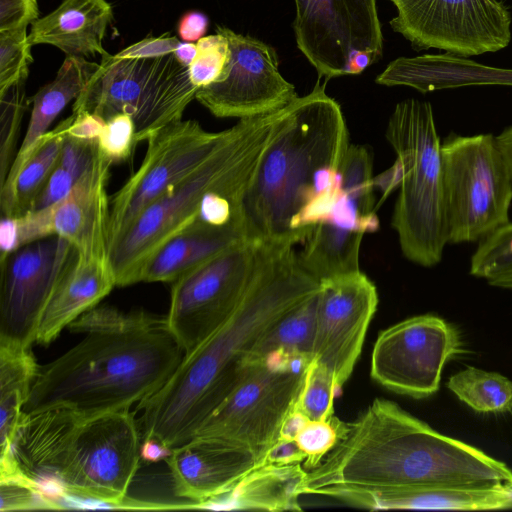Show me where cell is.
Masks as SVG:
<instances>
[{"label":"cell","instance_id":"cell-1","mask_svg":"<svg viewBox=\"0 0 512 512\" xmlns=\"http://www.w3.org/2000/svg\"><path fill=\"white\" fill-rule=\"evenodd\" d=\"M84 337L39 366L26 414L63 408L83 415L129 410L157 392L185 356L166 316L96 306L67 327Z\"/></svg>","mask_w":512,"mask_h":512},{"label":"cell","instance_id":"cell-2","mask_svg":"<svg viewBox=\"0 0 512 512\" xmlns=\"http://www.w3.org/2000/svg\"><path fill=\"white\" fill-rule=\"evenodd\" d=\"M512 481L506 463L446 436L398 404L376 398L342 421L334 448L308 470L301 495L334 489L389 490Z\"/></svg>","mask_w":512,"mask_h":512},{"label":"cell","instance_id":"cell-3","mask_svg":"<svg viewBox=\"0 0 512 512\" xmlns=\"http://www.w3.org/2000/svg\"><path fill=\"white\" fill-rule=\"evenodd\" d=\"M313 294L312 282L295 265L265 264L228 320L138 404L143 437L170 449L193 438L249 373L244 359L256 340Z\"/></svg>","mask_w":512,"mask_h":512},{"label":"cell","instance_id":"cell-4","mask_svg":"<svg viewBox=\"0 0 512 512\" xmlns=\"http://www.w3.org/2000/svg\"><path fill=\"white\" fill-rule=\"evenodd\" d=\"M349 146L341 107L318 81L298 97L289 123L265 151L243 197L247 239L303 243L314 217L339 196V171Z\"/></svg>","mask_w":512,"mask_h":512},{"label":"cell","instance_id":"cell-5","mask_svg":"<svg viewBox=\"0 0 512 512\" xmlns=\"http://www.w3.org/2000/svg\"><path fill=\"white\" fill-rule=\"evenodd\" d=\"M139 432L130 410L48 409L25 415L12 452L52 499L68 494L120 508L140 465Z\"/></svg>","mask_w":512,"mask_h":512},{"label":"cell","instance_id":"cell-6","mask_svg":"<svg viewBox=\"0 0 512 512\" xmlns=\"http://www.w3.org/2000/svg\"><path fill=\"white\" fill-rule=\"evenodd\" d=\"M297 98L272 113L240 119L201 166L147 206L112 242L109 262L116 286L140 282L148 259L167 240L197 220L201 203L209 192L226 196L241 217L243 197L265 151L289 123Z\"/></svg>","mask_w":512,"mask_h":512},{"label":"cell","instance_id":"cell-7","mask_svg":"<svg viewBox=\"0 0 512 512\" xmlns=\"http://www.w3.org/2000/svg\"><path fill=\"white\" fill-rule=\"evenodd\" d=\"M386 138L402 167L392 226L403 255L423 267L437 265L449 243L442 143L429 102L406 99L392 112Z\"/></svg>","mask_w":512,"mask_h":512},{"label":"cell","instance_id":"cell-8","mask_svg":"<svg viewBox=\"0 0 512 512\" xmlns=\"http://www.w3.org/2000/svg\"><path fill=\"white\" fill-rule=\"evenodd\" d=\"M197 91L188 67L173 53L153 58L107 53L75 99L73 113L89 112L105 121L127 114L134 121L137 144L181 120Z\"/></svg>","mask_w":512,"mask_h":512},{"label":"cell","instance_id":"cell-9","mask_svg":"<svg viewBox=\"0 0 512 512\" xmlns=\"http://www.w3.org/2000/svg\"><path fill=\"white\" fill-rule=\"evenodd\" d=\"M449 243L482 240L509 223L512 174L493 134L442 143Z\"/></svg>","mask_w":512,"mask_h":512},{"label":"cell","instance_id":"cell-10","mask_svg":"<svg viewBox=\"0 0 512 512\" xmlns=\"http://www.w3.org/2000/svg\"><path fill=\"white\" fill-rule=\"evenodd\" d=\"M281 244L289 243L241 242L172 282L166 320L185 355L228 320Z\"/></svg>","mask_w":512,"mask_h":512},{"label":"cell","instance_id":"cell-11","mask_svg":"<svg viewBox=\"0 0 512 512\" xmlns=\"http://www.w3.org/2000/svg\"><path fill=\"white\" fill-rule=\"evenodd\" d=\"M305 369L266 363L252 367L194 437L216 439L250 454L256 466L264 464L294 410Z\"/></svg>","mask_w":512,"mask_h":512},{"label":"cell","instance_id":"cell-12","mask_svg":"<svg viewBox=\"0 0 512 512\" xmlns=\"http://www.w3.org/2000/svg\"><path fill=\"white\" fill-rule=\"evenodd\" d=\"M397 8L394 31L420 51L461 57L496 52L511 41V14L499 0H389Z\"/></svg>","mask_w":512,"mask_h":512},{"label":"cell","instance_id":"cell-13","mask_svg":"<svg viewBox=\"0 0 512 512\" xmlns=\"http://www.w3.org/2000/svg\"><path fill=\"white\" fill-rule=\"evenodd\" d=\"M111 165L100 153L90 170L58 202L18 217H1L0 258L28 243L57 235L68 240L82 257L109 259L107 182Z\"/></svg>","mask_w":512,"mask_h":512},{"label":"cell","instance_id":"cell-14","mask_svg":"<svg viewBox=\"0 0 512 512\" xmlns=\"http://www.w3.org/2000/svg\"><path fill=\"white\" fill-rule=\"evenodd\" d=\"M463 353L454 325L433 314L413 316L379 333L370 375L394 393L423 399L439 390L445 364Z\"/></svg>","mask_w":512,"mask_h":512},{"label":"cell","instance_id":"cell-15","mask_svg":"<svg viewBox=\"0 0 512 512\" xmlns=\"http://www.w3.org/2000/svg\"><path fill=\"white\" fill-rule=\"evenodd\" d=\"M229 132H210L195 120L181 119L153 134L140 167L110 200L109 246L147 206L201 166Z\"/></svg>","mask_w":512,"mask_h":512},{"label":"cell","instance_id":"cell-16","mask_svg":"<svg viewBox=\"0 0 512 512\" xmlns=\"http://www.w3.org/2000/svg\"><path fill=\"white\" fill-rule=\"evenodd\" d=\"M293 23L299 50L326 80L347 75L352 57L383 54L376 0H295Z\"/></svg>","mask_w":512,"mask_h":512},{"label":"cell","instance_id":"cell-17","mask_svg":"<svg viewBox=\"0 0 512 512\" xmlns=\"http://www.w3.org/2000/svg\"><path fill=\"white\" fill-rule=\"evenodd\" d=\"M228 41L229 59L222 77L199 88L195 99L219 118L247 119L277 111L298 96L279 72L277 55L268 44L217 26Z\"/></svg>","mask_w":512,"mask_h":512},{"label":"cell","instance_id":"cell-18","mask_svg":"<svg viewBox=\"0 0 512 512\" xmlns=\"http://www.w3.org/2000/svg\"><path fill=\"white\" fill-rule=\"evenodd\" d=\"M77 250L53 235L0 259V341L31 347L41 314Z\"/></svg>","mask_w":512,"mask_h":512},{"label":"cell","instance_id":"cell-19","mask_svg":"<svg viewBox=\"0 0 512 512\" xmlns=\"http://www.w3.org/2000/svg\"><path fill=\"white\" fill-rule=\"evenodd\" d=\"M378 301L376 286L360 270L320 281L312 360L339 388L353 372Z\"/></svg>","mask_w":512,"mask_h":512},{"label":"cell","instance_id":"cell-20","mask_svg":"<svg viewBox=\"0 0 512 512\" xmlns=\"http://www.w3.org/2000/svg\"><path fill=\"white\" fill-rule=\"evenodd\" d=\"M165 462L174 493L188 501V508L195 509L228 492L257 467L247 452L199 436L173 448Z\"/></svg>","mask_w":512,"mask_h":512},{"label":"cell","instance_id":"cell-21","mask_svg":"<svg viewBox=\"0 0 512 512\" xmlns=\"http://www.w3.org/2000/svg\"><path fill=\"white\" fill-rule=\"evenodd\" d=\"M326 496L371 510H498L512 508V481L389 490L335 489Z\"/></svg>","mask_w":512,"mask_h":512},{"label":"cell","instance_id":"cell-22","mask_svg":"<svg viewBox=\"0 0 512 512\" xmlns=\"http://www.w3.org/2000/svg\"><path fill=\"white\" fill-rule=\"evenodd\" d=\"M116 286L109 259L76 253L41 314L36 343L49 345L70 323L96 307Z\"/></svg>","mask_w":512,"mask_h":512},{"label":"cell","instance_id":"cell-23","mask_svg":"<svg viewBox=\"0 0 512 512\" xmlns=\"http://www.w3.org/2000/svg\"><path fill=\"white\" fill-rule=\"evenodd\" d=\"M384 86H407L421 93L475 85L512 86V69L484 65L450 53L399 57L376 77Z\"/></svg>","mask_w":512,"mask_h":512},{"label":"cell","instance_id":"cell-24","mask_svg":"<svg viewBox=\"0 0 512 512\" xmlns=\"http://www.w3.org/2000/svg\"><path fill=\"white\" fill-rule=\"evenodd\" d=\"M113 20V8L106 0H63L32 23L30 43L49 44L66 56L94 57L107 54L103 40Z\"/></svg>","mask_w":512,"mask_h":512},{"label":"cell","instance_id":"cell-25","mask_svg":"<svg viewBox=\"0 0 512 512\" xmlns=\"http://www.w3.org/2000/svg\"><path fill=\"white\" fill-rule=\"evenodd\" d=\"M247 240L238 219L225 225L196 220L154 252L142 270L140 282H174L184 273Z\"/></svg>","mask_w":512,"mask_h":512},{"label":"cell","instance_id":"cell-26","mask_svg":"<svg viewBox=\"0 0 512 512\" xmlns=\"http://www.w3.org/2000/svg\"><path fill=\"white\" fill-rule=\"evenodd\" d=\"M306 473L301 463H264L243 476L228 492L198 509L299 511L300 487Z\"/></svg>","mask_w":512,"mask_h":512},{"label":"cell","instance_id":"cell-27","mask_svg":"<svg viewBox=\"0 0 512 512\" xmlns=\"http://www.w3.org/2000/svg\"><path fill=\"white\" fill-rule=\"evenodd\" d=\"M98 66L99 63L89 62L84 57L66 56L56 77L30 99L32 112L26 135L0 189L14 181L50 125L67 104L78 97Z\"/></svg>","mask_w":512,"mask_h":512},{"label":"cell","instance_id":"cell-28","mask_svg":"<svg viewBox=\"0 0 512 512\" xmlns=\"http://www.w3.org/2000/svg\"><path fill=\"white\" fill-rule=\"evenodd\" d=\"M316 295L256 340L244 359L247 368L265 363L299 369L307 366L313 357Z\"/></svg>","mask_w":512,"mask_h":512},{"label":"cell","instance_id":"cell-29","mask_svg":"<svg viewBox=\"0 0 512 512\" xmlns=\"http://www.w3.org/2000/svg\"><path fill=\"white\" fill-rule=\"evenodd\" d=\"M38 370L31 347L0 341V456L12 451Z\"/></svg>","mask_w":512,"mask_h":512},{"label":"cell","instance_id":"cell-30","mask_svg":"<svg viewBox=\"0 0 512 512\" xmlns=\"http://www.w3.org/2000/svg\"><path fill=\"white\" fill-rule=\"evenodd\" d=\"M73 115L42 136L14 181L0 189L2 217H18L32 210L57 163Z\"/></svg>","mask_w":512,"mask_h":512},{"label":"cell","instance_id":"cell-31","mask_svg":"<svg viewBox=\"0 0 512 512\" xmlns=\"http://www.w3.org/2000/svg\"><path fill=\"white\" fill-rule=\"evenodd\" d=\"M364 234L342 228L330 221L312 227L298 254L300 264L320 281L358 271L359 251Z\"/></svg>","mask_w":512,"mask_h":512},{"label":"cell","instance_id":"cell-32","mask_svg":"<svg viewBox=\"0 0 512 512\" xmlns=\"http://www.w3.org/2000/svg\"><path fill=\"white\" fill-rule=\"evenodd\" d=\"M372 170L370 150L350 144L339 171L340 198L374 232L379 228V219L375 213Z\"/></svg>","mask_w":512,"mask_h":512},{"label":"cell","instance_id":"cell-33","mask_svg":"<svg viewBox=\"0 0 512 512\" xmlns=\"http://www.w3.org/2000/svg\"><path fill=\"white\" fill-rule=\"evenodd\" d=\"M99 154L98 139L66 133L57 163L31 211L45 209L64 198L90 170Z\"/></svg>","mask_w":512,"mask_h":512},{"label":"cell","instance_id":"cell-34","mask_svg":"<svg viewBox=\"0 0 512 512\" xmlns=\"http://www.w3.org/2000/svg\"><path fill=\"white\" fill-rule=\"evenodd\" d=\"M446 387L476 412H512V381L497 372L469 366L452 375Z\"/></svg>","mask_w":512,"mask_h":512},{"label":"cell","instance_id":"cell-35","mask_svg":"<svg viewBox=\"0 0 512 512\" xmlns=\"http://www.w3.org/2000/svg\"><path fill=\"white\" fill-rule=\"evenodd\" d=\"M26 80L22 79L0 90V186L16 157L15 148L21 123L30 101L26 97Z\"/></svg>","mask_w":512,"mask_h":512},{"label":"cell","instance_id":"cell-36","mask_svg":"<svg viewBox=\"0 0 512 512\" xmlns=\"http://www.w3.org/2000/svg\"><path fill=\"white\" fill-rule=\"evenodd\" d=\"M470 274L489 285L512 277V222L480 241L471 257Z\"/></svg>","mask_w":512,"mask_h":512},{"label":"cell","instance_id":"cell-37","mask_svg":"<svg viewBox=\"0 0 512 512\" xmlns=\"http://www.w3.org/2000/svg\"><path fill=\"white\" fill-rule=\"evenodd\" d=\"M340 388L332 375L319 363L311 360L305 369L303 385L294 409L310 420H328L334 416V398Z\"/></svg>","mask_w":512,"mask_h":512},{"label":"cell","instance_id":"cell-38","mask_svg":"<svg viewBox=\"0 0 512 512\" xmlns=\"http://www.w3.org/2000/svg\"><path fill=\"white\" fill-rule=\"evenodd\" d=\"M0 510L61 509L20 466L0 470Z\"/></svg>","mask_w":512,"mask_h":512},{"label":"cell","instance_id":"cell-39","mask_svg":"<svg viewBox=\"0 0 512 512\" xmlns=\"http://www.w3.org/2000/svg\"><path fill=\"white\" fill-rule=\"evenodd\" d=\"M26 30L0 32V90L28 77L33 57Z\"/></svg>","mask_w":512,"mask_h":512},{"label":"cell","instance_id":"cell-40","mask_svg":"<svg viewBox=\"0 0 512 512\" xmlns=\"http://www.w3.org/2000/svg\"><path fill=\"white\" fill-rule=\"evenodd\" d=\"M197 54L188 66L189 77L198 89L218 81L228 63L229 46L220 33L204 36L196 42Z\"/></svg>","mask_w":512,"mask_h":512},{"label":"cell","instance_id":"cell-41","mask_svg":"<svg viewBox=\"0 0 512 512\" xmlns=\"http://www.w3.org/2000/svg\"><path fill=\"white\" fill-rule=\"evenodd\" d=\"M342 420L332 416L328 420H310L297 435L296 442L306 459L302 463L308 471L315 468L334 448L341 433Z\"/></svg>","mask_w":512,"mask_h":512},{"label":"cell","instance_id":"cell-42","mask_svg":"<svg viewBox=\"0 0 512 512\" xmlns=\"http://www.w3.org/2000/svg\"><path fill=\"white\" fill-rule=\"evenodd\" d=\"M135 145L134 121L127 114L108 119L98 137L99 151L111 164L128 159Z\"/></svg>","mask_w":512,"mask_h":512},{"label":"cell","instance_id":"cell-43","mask_svg":"<svg viewBox=\"0 0 512 512\" xmlns=\"http://www.w3.org/2000/svg\"><path fill=\"white\" fill-rule=\"evenodd\" d=\"M38 18L37 0H0V32L27 28Z\"/></svg>","mask_w":512,"mask_h":512},{"label":"cell","instance_id":"cell-44","mask_svg":"<svg viewBox=\"0 0 512 512\" xmlns=\"http://www.w3.org/2000/svg\"><path fill=\"white\" fill-rule=\"evenodd\" d=\"M180 40L164 34L160 37L143 39L119 52L125 57L153 58L172 54Z\"/></svg>","mask_w":512,"mask_h":512},{"label":"cell","instance_id":"cell-45","mask_svg":"<svg viewBox=\"0 0 512 512\" xmlns=\"http://www.w3.org/2000/svg\"><path fill=\"white\" fill-rule=\"evenodd\" d=\"M305 459L296 440L279 438L268 452L265 463L287 465L303 463Z\"/></svg>","mask_w":512,"mask_h":512},{"label":"cell","instance_id":"cell-46","mask_svg":"<svg viewBox=\"0 0 512 512\" xmlns=\"http://www.w3.org/2000/svg\"><path fill=\"white\" fill-rule=\"evenodd\" d=\"M72 115L73 121L67 131L69 135L86 139H98L106 123L105 120L89 112L72 113Z\"/></svg>","mask_w":512,"mask_h":512},{"label":"cell","instance_id":"cell-47","mask_svg":"<svg viewBox=\"0 0 512 512\" xmlns=\"http://www.w3.org/2000/svg\"><path fill=\"white\" fill-rule=\"evenodd\" d=\"M208 17L198 11L185 13L178 23V34L185 42H197L204 37L208 28Z\"/></svg>","mask_w":512,"mask_h":512},{"label":"cell","instance_id":"cell-48","mask_svg":"<svg viewBox=\"0 0 512 512\" xmlns=\"http://www.w3.org/2000/svg\"><path fill=\"white\" fill-rule=\"evenodd\" d=\"M402 180V167L399 161H395L392 167L386 170L381 175L373 178L374 188L376 186L380 187L383 192L382 200L377 205L379 207L380 203H382L387 196L398 186H400Z\"/></svg>","mask_w":512,"mask_h":512},{"label":"cell","instance_id":"cell-49","mask_svg":"<svg viewBox=\"0 0 512 512\" xmlns=\"http://www.w3.org/2000/svg\"><path fill=\"white\" fill-rule=\"evenodd\" d=\"M172 453V449L165 446L158 440L152 438H143L141 444V459L148 462H157L166 460Z\"/></svg>","mask_w":512,"mask_h":512},{"label":"cell","instance_id":"cell-50","mask_svg":"<svg viewBox=\"0 0 512 512\" xmlns=\"http://www.w3.org/2000/svg\"><path fill=\"white\" fill-rule=\"evenodd\" d=\"M310 419L301 411L294 409L285 419L280 438L295 440Z\"/></svg>","mask_w":512,"mask_h":512},{"label":"cell","instance_id":"cell-51","mask_svg":"<svg viewBox=\"0 0 512 512\" xmlns=\"http://www.w3.org/2000/svg\"><path fill=\"white\" fill-rule=\"evenodd\" d=\"M173 54L183 66L188 67L197 54L196 43L180 41Z\"/></svg>","mask_w":512,"mask_h":512},{"label":"cell","instance_id":"cell-52","mask_svg":"<svg viewBox=\"0 0 512 512\" xmlns=\"http://www.w3.org/2000/svg\"><path fill=\"white\" fill-rule=\"evenodd\" d=\"M374 63L372 56L366 52L356 53L349 64L348 74H360L369 65Z\"/></svg>","mask_w":512,"mask_h":512},{"label":"cell","instance_id":"cell-53","mask_svg":"<svg viewBox=\"0 0 512 512\" xmlns=\"http://www.w3.org/2000/svg\"><path fill=\"white\" fill-rule=\"evenodd\" d=\"M491 286L512 289V277L498 280L492 283Z\"/></svg>","mask_w":512,"mask_h":512}]
</instances>
